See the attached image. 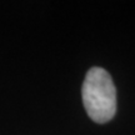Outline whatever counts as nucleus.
I'll list each match as a JSON object with an SVG mask.
<instances>
[{
    "mask_svg": "<svg viewBox=\"0 0 135 135\" xmlns=\"http://www.w3.org/2000/svg\"><path fill=\"white\" fill-rule=\"evenodd\" d=\"M81 95L84 108L90 119L98 124L110 121L116 113V89L110 74L94 66L86 73Z\"/></svg>",
    "mask_w": 135,
    "mask_h": 135,
    "instance_id": "f257e3e1",
    "label": "nucleus"
}]
</instances>
